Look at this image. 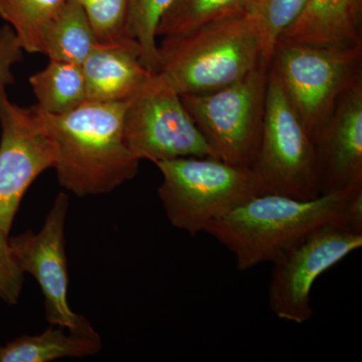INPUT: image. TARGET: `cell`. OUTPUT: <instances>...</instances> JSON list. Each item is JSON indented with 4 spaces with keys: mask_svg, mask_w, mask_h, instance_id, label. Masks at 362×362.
<instances>
[{
    "mask_svg": "<svg viewBox=\"0 0 362 362\" xmlns=\"http://www.w3.org/2000/svg\"><path fill=\"white\" fill-rule=\"evenodd\" d=\"M128 101H86L54 115L35 105L33 112L54 151L59 185L78 197L109 194L133 180L139 160L124 141Z\"/></svg>",
    "mask_w": 362,
    "mask_h": 362,
    "instance_id": "1",
    "label": "cell"
},
{
    "mask_svg": "<svg viewBox=\"0 0 362 362\" xmlns=\"http://www.w3.org/2000/svg\"><path fill=\"white\" fill-rule=\"evenodd\" d=\"M354 185L311 199L254 195L209 223L204 233L232 252L238 270L247 271L272 263L322 226L341 228L345 201Z\"/></svg>",
    "mask_w": 362,
    "mask_h": 362,
    "instance_id": "2",
    "label": "cell"
},
{
    "mask_svg": "<svg viewBox=\"0 0 362 362\" xmlns=\"http://www.w3.org/2000/svg\"><path fill=\"white\" fill-rule=\"evenodd\" d=\"M158 54L157 77L180 95L214 92L266 64L247 13L163 37Z\"/></svg>",
    "mask_w": 362,
    "mask_h": 362,
    "instance_id": "3",
    "label": "cell"
},
{
    "mask_svg": "<svg viewBox=\"0 0 362 362\" xmlns=\"http://www.w3.org/2000/svg\"><path fill=\"white\" fill-rule=\"evenodd\" d=\"M156 165L162 175L158 197L169 223L192 235L261 194L251 168L216 157H181Z\"/></svg>",
    "mask_w": 362,
    "mask_h": 362,
    "instance_id": "4",
    "label": "cell"
},
{
    "mask_svg": "<svg viewBox=\"0 0 362 362\" xmlns=\"http://www.w3.org/2000/svg\"><path fill=\"white\" fill-rule=\"evenodd\" d=\"M251 168L261 194L301 199L321 195L313 140L271 66L261 142Z\"/></svg>",
    "mask_w": 362,
    "mask_h": 362,
    "instance_id": "5",
    "label": "cell"
},
{
    "mask_svg": "<svg viewBox=\"0 0 362 362\" xmlns=\"http://www.w3.org/2000/svg\"><path fill=\"white\" fill-rule=\"evenodd\" d=\"M269 66L263 64L214 92L180 95L216 158L247 168L254 163L263 130Z\"/></svg>",
    "mask_w": 362,
    "mask_h": 362,
    "instance_id": "6",
    "label": "cell"
},
{
    "mask_svg": "<svg viewBox=\"0 0 362 362\" xmlns=\"http://www.w3.org/2000/svg\"><path fill=\"white\" fill-rule=\"evenodd\" d=\"M362 45L318 47L277 42L270 66L311 138L343 92L361 77Z\"/></svg>",
    "mask_w": 362,
    "mask_h": 362,
    "instance_id": "7",
    "label": "cell"
},
{
    "mask_svg": "<svg viewBox=\"0 0 362 362\" xmlns=\"http://www.w3.org/2000/svg\"><path fill=\"white\" fill-rule=\"evenodd\" d=\"M124 141L137 160L214 156L187 113L180 95L157 77L129 100L124 116Z\"/></svg>",
    "mask_w": 362,
    "mask_h": 362,
    "instance_id": "8",
    "label": "cell"
},
{
    "mask_svg": "<svg viewBox=\"0 0 362 362\" xmlns=\"http://www.w3.org/2000/svg\"><path fill=\"white\" fill-rule=\"evenodd\" d=\"M362 247V235L322 226L272 262L268 303L278 318L303 324L313 317L311 290L317 279Z\"/></svg>",
    "mask_w": 362,
    "mask_h": 362,
    "instance_id": "9",
    "label": "cell"
},
{
    "mask_svg": "<svg viewBox=\"0 0 362 362\" xmlns=\"http://www.w3.org/2000/svg\"><path fill=\"white\" fill-rule=\"evenodd\" d=\"M68 195L54 199L40 232L33 230L9 239V246L23 273L39 283L45 297L47 319L52 325L76 333L94 332L83 316L71 311L68 302V264L65 250V225Z\"/></svg>",
    "mask_w": 362,
    "mask_h": 362,
    "instance_id": "10",
    "label": "cell"
},
{
    "mask_svg": "<svg viewBox=\"0 0 362 362\" xmlns=\"http://www.w3.org/2000/svg\"><path fill=\"white\" fill-rule=\"evenodd\" d=\"M0 230L8 233L21 199L42 173L54 168V148L32 107L0 98Z\"/></svg>",
    "mask_w": 362,
    "mask_h": 362,
    "instance_id": "11",
    "label": "cell"
},
{
    "mask_svg": "<svg viewBox=\"0 0 362 362\" xmlns=\"http://www.w3.org/2000/svg\"><path fill=\"white\" fill-rule=\"evenodd\" d=\"M312 140L321 194L362 182V76L342 93Z\"/></svg>",
    "mask_w": 362,
    "mask_h": 362,
    "instance_id": "12",
    "label": "cell"
},
{
    "mask_svg": "<svg viewBox=\"0 0 362 362\" xmlns=\"http://www.w3.org/2000/svg\"><path fill=\"white\" fill-rule=\"evenodd\" d=\"M87 101H128L151 80L154 73L142 63L141 47L132 37L95 45L84 63Z\"/></svg>",
    "mask_w": 362,
    "mask_h": 362,
    "instance_id": "13",
    "label": "cell"
},
{
    "mask_svg": "<svg viewBox=\"0 0 362 362\" xmlns=\"http://www.w3.org/2000/svg\"><path fill=\"white\" fill-rule=\"evenodd\" d=\"M362 0H309L277 42L318 47L362 45Z\"/></svg>",
    "mask_w": 362,
    "mask_h": 362,
    "instance_id": "14",
    "label": "cell"
},
{
    "mask_svg": "<svg viewBox=\"0 0 362 362\" xmlns=\"http://www.w3.org/2000/svg\"><path fill=\"white\" fill-rule=\"evenodd\" d=\"M96 331L76 333L52 325L39 335H25L0 347V362H49L94 356L101 349Z\"/></svg>",
    "mask_w": 362,
    "mask_h": 362,
    "instance_id": "15",
    "label": "cell"
},
{
    "mask_svg": "<svg viewBox=\"0 0 362 362\" xmlns=\"http://www.w3.org/2000/svg\"><path fill=\"white\" fill-rule=\"evenodd\" d=\"M97 44L84 9L77 0H68L45 30L42 54L49 59L82 65Z\"/></svg>",
    "mask_w": 362,
    "mask_h": 362,
    "instance_id": "16",
    "label": "cell"
},
{
    "mask_svg": "<svg viewBox=\"0 0 362 362\" xmlns=\"http://www.w3.org/2000/svg\"><path fill=\"white\" fill-rule=\"evenodd\" d=\"M40 109L54 115L75 110L87 101V88L82 66L49 59L44 70L30 78Z\"/></svg>",
    "mask_w": 362,
    "mask_h": 362,
    "instance_id": "17",
    "label": "cell"
},
{
    "mask_svg": "<svg viewBox=\"0 0 362 362\" xmlns=\"http://www.w3.org/2000/svg\"><path fill=\"white\" fill-rule=\"evenodd\" d=\"M254 0H175L162 16L157 37L183 35L216 21L244 16Z\"/></svg>",
    "mask_w": 362,
    "mask_h": 362,
    "instance_id": "18",
    "label": "cell"
},
{
    "mask_svg": "<svg viewBox=\"0 0 362 362\" xmlns=\"http://www.w3.org/2000/svg\"><path fill=\"white\" fill-rule=\"evenodd\" d=\"M68 0H0V18L13 28L23 51L42 52L47 26Z\"/></svg>",
    "mask_w": 362,
    "mask_h": 362,
    "instance_id": "19",
    "label": "cell"
},
{
    "mask_svg": "<svg viewBox=\"0 0 362 362\" xmlns=\"http://www.w3.org/2000/svg\"><path fill=\"white\" fill-rule=\"evenodd\" d=\"M309 0H254L247 16L258 33L263 58L270 65L281 33L303 11Z\"/></svg>",
    "mask_w": 362,
    "mask_h": 362,
    "instance_id": "20",
    "label": "cell"
},
{
    "mask_svg": "<svg viewBox=\"0 0 362 362\" xmlns=\"http://www.w3.org/2000/svg\"><path fill=\"white\" fill-rule=\"evenodd\" d=\"M175 0H128V28L141 47L142 63L156 74L159 65L156 32L162 16Z\"/></svg>",
    "mask_w": 362,
    "mask_h": 362,
    "instance_id": "21",
    "label": "cell"
},
{
    "mask_svg": "<svg viewBox=\"0 0 362 362\" xmlns=\"http://www.w3.org/2000/svg\"><path fill=\"white\" fill-rule=\"evenodd\" d=\"M84 9L99 42L131 37L128 28V0H77Z\"/></svg>",
    "mask_w": 362,
    "mask_h": 362,
    "instance_id": "22",
    "label": "cell"
},
{
    "mask_svg": "<svg viewBox=\"0 0 362 362\" xmlns=\"http://www.w3.org/2000/svg\"><path fill=\"white\" fill-rule=\"evenodd\" d=\"M23 272L9 246L8 233L0 230V299L14 305L23 289Z\"/></svg>",
    "mask_w": 362,
    "mask_h": 362,
    "instance_id": "23",
    "label": "cell"
},
{
    "mask_svg": "<svg viewBox=\"0 0 362 362\" xmlns=\"http://www.w3.org/2000/svg\"><path fill=\"white\" fill-rule=\"evenodd\" d=\"M23 59V49L13 28H0V98L6 94L7 86L14 83L11 68Z\"/></svg>",
    "mask_w": 362,
    "mask_h": 362,
    "instance_id": "24",
    "label": "cell"
},
{
    "mask_svg": "<svg viewBox=\"0 0 362 362\" xmlns=\"http://www.w3.org/2000/svg\"><path fill=\"white\" fill-rule=\"evenodd\" d=\"M341 228L362 235V183L350 189L343 209Z\"/></svg>",
    "mask_w": 362,
    "mask_h": 362,
    "instance_id": "25",
    "label": "cell"
}]
</instances>
